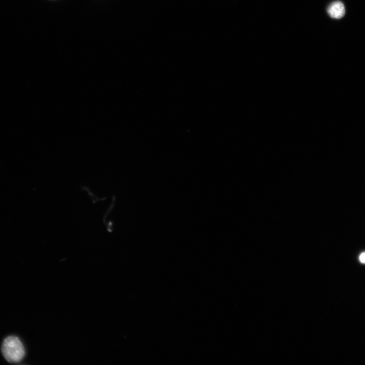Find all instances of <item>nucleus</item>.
Listing matches in <instances>:
<instances>
[{"label":"nucleus","instance_id":"obj_1","mask_svg":"<svg viewBox=\"0 0 365 365\" xmlns=\"http://www.w3.org/2000/svg\"><path fill=\"white\" fill-rule=\"evenodd\" d=\"M2 352L5 359L11 363L19 362L25 354L24 346L16 336H9L4 340Z\"/></svg>","mask_w":365,"mask_h":365},{"label":"nucleus","instance_id":"obj_3","mask_svg":"<svg viewBox=\"0 0 365 365\" xmlns=\"http://www.w3.org/2000/svg\"><path fill=\"white\" fill-rule=\"evenodd\" d=\"M359 261L362 264H365V252H362L359 256Z\"/></svg>","mask_w":365,"mask_h":365},{"label":"nucleus","instance_id":"obj_2","mask_svg":"<svg viewBox=\"0 0 365 365\" xmlns=\"http://www.w3.org/2000/svg\"><path fill=\"white\" fill-rule=\"evenodd\" d=\"M327 11L329 15L334 18L340 19L345 13L343 4L339 1L331 3L328 7Z\"/></svg>","mask_w":365,"mask_h":365}]
</instances>
